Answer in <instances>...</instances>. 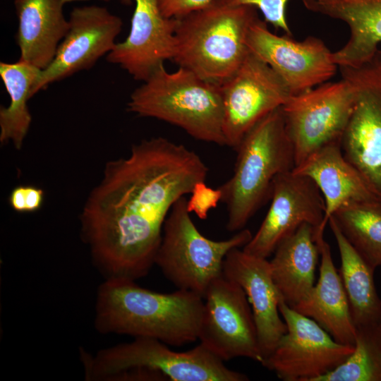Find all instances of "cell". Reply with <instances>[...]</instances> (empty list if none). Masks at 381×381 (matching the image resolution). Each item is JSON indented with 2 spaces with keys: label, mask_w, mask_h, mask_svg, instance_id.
Here are the masks:
<instances>
[{
  "label": "cell",
  "mask_w": 381,
  "mask_h": 381,
  "mask_svg": "<svg viewBox=\"0 0 381 381\" xmlns=\"http://www.w3.org/2000/svg\"><path fill=\"white\" fill-rule=\"evenodd\" d=\"M208 171L193 150L162 137L143 140L128 157L106 164L80 217L82 240L104 279L149 273L173 205Z\"/></svg>",
  "instance_id": "6da1fadb"
},
{
  "label": "cell",
  "mask_w": 381,
  "mask_h": 381,
  "mask_svg": "<svg viewBox=\"0 0 381 381\" xmlns=\"http://www.w3.org/2000/svg\"><path fill=\"white\" fill-rule=\"evenodd\" d=\"M94 325L102 334L158 339L181 346L198 339L204 298L190 291L160 293L135 281L104 279L96 295Z\"/></svg>",
  "instance_id": "7a4b0ae2"
},
{
  "label": "cell",
  "mask_w": 381,
  "mask_h": 381,
  "mask_svg": "<svg viewBox=\"0 0 381 381\" xmlns=\"http://www.w3.org/2000/svg\"><path fill=\"white\" fill-rule=\"evenodd\" d=\"M258 18L253 6L213 0L177 18L173 60L202 80L222 85L249 54L248 32Z\"/></svg>",
  "instance_id": "3957f363"
},
{
  "label": "cell",
  "mask_w": 381,
  "mask_h": 381,
  "mask_svg": "<svg viewBox=\"0 0 381 381\" xmlns=\"http://www.w3.org/2000/svg\"><path fill=\"white\" fill-rule=\"evenodd\" d=\"M232 176L219 188L226 206V228L238 231L270 198L272 183L279 174L295 167L282 106L258 121L237 148Z\"/></svg>",
  "instance_id": "277c9868"
},
{
  "label": "cell",
  "mask_w": 381,
  "mask_h": 381,
  "mask_svg": "<svg viewBox=\"0 0 381 381\" xmlns=\"http://www.w3.org/2000/svg\"><path fill=\"white\" fill-rule=\"evenodd\" d=\"M127 107L139 116L176 126L196 140L226 145L221 85L183 67L168 72L161 65L134 90Z\"/></svg>",
  "instance_id": "5b68a950"
},
{
  "label": "cell",
  "mask_w": 381,
  "mask_h": 381,
  "mask_svg": "<svg viewBox=\"0 0 381 381\" xmlns=\"http://www.w3.org/2000/svg\"><path fill=\"white\" fill-rule=\"evenodd\" d=\"M87 381H109L119 373L147 369L173 381H247L248 377L229 368L202 344L186 351H175L153 338L135 337L129 342L100 349L93 356L80 351Z\"/></svg>",
  "instance_id": "8992f818"
},
{
  "label": "cell",
  "mask_w": 381,
  "mask_h": 381,
  "mask_svg": "<svg viewBox=\"0 0 381 381\" xmlns=\"http://www.w3.org/2000/svg\"><path fill=\"white\" fill-rule=\"evenodd\" d=\"M246 229L222 241L202 235L187 209V199H179L170 210L155 265L178 289L194 292L202 298L210 284L223 274L228 253L243 247L252 238Z\"/></svg>",
  "instance_id": "52a82bcc"
},
{
  "label": "cell",
  "mask_w": 381,
  "mask_h": 381,
  "mask_svg": "<svg viewBox=\"0 0 381 381\" xmlns=\"http://www.w3.org/2000/svg\"><path fill=\"white\" fill-rule=\"evenodd\" d=\"M354 106L341 138L344 157L381 200V49L356 67L339 66Z\"/></svg>",
  "instance_id": "ba28073f"
},
{
  "label": "cell",
  "mask_w": 381,
  "mask_h": 381,
  "mask_svg": "<svg viewBox=\"0 0 381 381\" xmlns=\"http://www.w3.org/2000/svg\"><path fill=\"white\" fill-rule=\"evenodd\" d=\"M353 106V90L343 78L290 97L282 111L295 167L320 147L341 142Z\"/></svg>",
  "instance_id": "9c48e42d"
},
{
  "label": "cell",
  "mask_w": 381,
  "mask_h": 381,
  "mask_svg": "<svg viewBox=\"0 0 381 381\" xmlns=\"http://www.w3.org/2000/svg\"><path fill=\"white\" fill-rule=\"evenodd\" d=\"M280 314L286 332L261 363L284 381H317L341 364L354 346L341 344L314 320L281 300Z\"/></svg>",
  "instance_id": "30bf717a"
},
{
  "label": "cell",
  "mask_w": 381,
  "mask_h": 381,
  "mask_svg": "<svg viewBox=\"0 0 381 381\" xmlns=\"http://www.w3.org/2000/svg\"><path fill=\"white\" fill-rule=\"evenodd\" d=\"M203 298L200 344L224 361L245 357L261 363L256 326L243 289L222 274Z\"/></svg>",
  "instance_id": "8fae6325"
},
{
  "label": "cell",
  "mask_w": 381,
  "mask_h": 381,
  "mask_svg": "<svg viewBox=\"0 0 381 381\" xmlns=\"http://www.w3.org/2000/svg\"><path fill=\"white\" fill-rule=\"evenodd\" d=\"M221 89L224 135L226 145L234 150L258 121L292 96L277 73L250 52Z\"/></svg>",
  "instance_id": "7c38bea8"
},
{
  "label": "cell",
  "mask_w": 381,
  "mask_h": 381,
  "mask_svg": "<svg viewBox=\"0 0 381 381\" xmlns=\"http://www.w3.org/2000/svg\"><path fill=\"white\" fill-rule=\"evenodd\" d=\"M249 52L268 64L283 80L291 95H299L328 81L338 66L332 52L320 38L308 36L296 41L277 35L258 18L247 36Z\"/></svg>",
  "instance_id": "4fadbf2b"
},
{
  "label": "cell",
  "mask_w": 381,
  "mask_h": 381,
  "mask_svg": "<svg viewBox=\"0 0 381 381\" xmlns=\"http://www.w3.org/2000/svg\"><path fill=\"white\" fill-rule=\"evenodd\" d=\"M271 204L258 230L243 247L251 255L267 258L282 240L301 224L324 231L325 201L314 181L293 170L277 175L271 190Z\"/></svg>",
  "instance_id": "5bb4252c"
},
{
  "label": "cell",
  "mask_w": 381,
  "mask_h": 381,
  "mask_svg": "<svg viewBox=\"0 0 381 381\" xmlns=\"http://www.w3.org/2000/svg\"><path fill=\"white\" fill-rule=\"evenodd\" d=\"M68 23L69 29L54 59L32 86L31 97L53 83L91 68L114 49L123 27L121 18L97 5L74 7Z\"/></svg>",
  "instance_id": "9a60e30c"
},
{
  "label": "cell",
  "mask_w": 381,
  "mask_h": 381,
  "mask_svg": "<svg viewBox=\"0 0 381 381\" xmlns=\"http://www.w3.org/2000/svg\"><path fill=\"white\" fill-rule=\"evenodd\" d=\"M133 1L135 8L130 32L123 42L116 44L106 59L134 79L144 82L165 61L173 60L178 19L166 17L159 0Z\"/></svg>",
  "instance_id": "2e32d148"
},
{
  "label": "cell",
  "mask_w": 381,
  "mask_h": 381,
  "mask_svg": "<svg viewBox=\"0 0 381 381\" xmlns=\"http://www.w3.org/2000/svg\"><path fill=\"white\" fill-rule=\"evenodd\" d=\"M223 274L238 284L247 296L256 326L262 363L286 332L279 309L282 296L273 280L270 261L236 248L224 258Z\"/></svg>",
  "instance_id": "e0dca14e"
},
{
  "label": "cell",
  "mask_w": 381,
  "mask_h": 381,
  "mask_svg": "<svg viewBox=\"0 0 381 381\" xmlns=\"http://www.w3.org/2000/svg\"><path fill=\"white\" fill-rule=\"evenodd\" d=\"M323 234L315 232L321 257L318 280L309 294L292 308L314 320L337 341L354 346L356 328L347 296Z\"/></svg>",
  "instance_id": "ac0fdd59"
},
{
  "label": "cell",
  "mask_w": 381,
  "mask_h": 381,
  "mask_svg": "<svg viewBox=\"0 0 381 381\" xmlns=\"http://www.w3.org/2000/svg\"><path fill=\"white\" fill-rule=\"evenodd\" d=\"M305 7L344 23L349 37L332 52L339 66L356 67L373 57L381 44V0H303Z\"/></svg>",
  "instance_id": "d6986e66"
},
{
  "label": "cell",
  "mask_w": 381,
  "mask_h": 381,
  "mask_svg": "<svg viewBox=\"0 0 381 381\" xmlns=\"http://www.w3.org/2000/svg\"><path fill=\"white\" fill-rule=\"evenodd\" d=\"M293 171L311 179L320 189L325 201V227L339 207L353 202L378 198L344 157L340 142L317 150Z\"/></svg>",
  "instance_id": "ffe728a7"
},
{
  "label": "cell",
  "mask_w": 381,
  "mask_h": 381,
  "mask_svg": "<svg viewBox=\"0 0 381 381\" xmlns=\"http://www.w3.org/2000/svg\"><path fill=\"white\" fill-rule=\"evenodd\" d=\"M73 1L81 0H14L20 61L41 70L52 63L69 29L63 7Z\"/></svg>",
  "instance_id": "44dd1931"
},
{
  "label": "cell",
  "mask_w": 381,
  "mask_h": 381,
  "mask_svg": "<svg viewBox=\"0 0 381 381\" xmlns=\"http://www.w3.org/2000/svg\"><path fill=\"white\" fill-rule=\"evenodd\" d=\"M315 229L308 223L280 241L270 260L274 284L284 301L293 308L304 299L315 285L320 248Z\"/></svg>",
  "instance_id": "7402d4cb"
},
{
  "label": "cell",
  "mask_w": 381,
  "mask_h": 381,
  "mask_svg": "<svg viewBox=\"0 0 381 381\" xmlns=\"http://www.w3.org/2000/svg\"><path fill=\"white\" fill-rule=\"evenodd\" d=\"M341 258L339 274L355 327L381 321V298L374 282V272L346 240L332 217L328 221Z\"/></svg>",
  "instance_id": "603a6c76"
},
{
  "label": "cell",
  "mask_w": 381,
  "mask_h": 381,
  "mask_svg": "<svg viewBox=\"0 0 381 381\" xmlns=\"http://www.w3.org/2000/svg\"><path fill=\"white\" fill-rule=\"evenodd\" d=\"M42 71L20 60L16 63H0V76L10 97L9 105L0 108L2 144L11 142L16 149H21L32 122L27 102Z\"/></svg>",
  "instance_id": "cb8c5ba5"
},
{
  "label": "cell",
  "mask_w": 381,
  "mask_h": 381,
  "mask_svg": "<svg viewBox=\"0 0 381 381\" xmlns=\"http://www.w3.org/2000/svg\"><path fill=\"white\" fill-rule=\"evenodd\" d=\"M346 240L374 270L381 266V200L346 204L330 217Z\"/></svg>",
  "instance_id": "d4e9b609"
},
{
  "label": "cell",
  "mask_w": 381,
  "mask_h": 381,
  "mask_svg": "<svg viewBox=\"0 0 381 381\" xmlns=\"http://www.w3.org/2000/svg\"><path fill=\"white\" fill-rule=\"evenodd\" d=\"M355 328L353 353L317 381H381V321Z\"/></svg>",
  "instance_id": "484cf974"
},
{
  "label": "cell",
  "mask_w": 381,
  "mask_h": 381,
  "mask_svg": "<svg viewBox=\"0 0 381 381\" xmlns=\"http://www.w3.org/2000/svg\"><path fill=\"white\" fill-rule=\"evenodd\" d=\"M237 6H249L259 9L264 20L275 29L282 30L286 35L292 36L286 16V4L289 0H225Z\"/></svg>",
  "instance_id": "4316f807"
},
{
  "label": "cell",
  "mask_w": 381,
  "mask_h": 381,
  "mask_svg": "<svg viewBox=\"0 0 381 381\" xmlns=\"http://www.w3.org/2000/svg\"><path fill=\"white\" fill-rule=\"evenodd\" d=\"M205 181H199L195 185L190 193V197L187 200L188 212L195 214L200 219H206L210 210L215 208L222 198V191L219 188H212L207 186Z\"/></svg>",
  "instance_id": "83f0119b"
},
{
  "label": "cell",
  "mask_w": 381,
  "mask_h": 381,
  "mask_svg": "<svg viewBox=\"0 0 381 381\" xmlns=\"http://www.w3.org/2000/svg\"><path fill=\"white\" fill-rule=\"evenodd\" d=\"M213 0H159L162 13L167 18H179L198 10Z\"/></svg>",
  "instance_id": "f1b7e54d"
},
{
  "label": "cell",
  "mask_w": 381,
  "mask_h": 381,
  "mask_svg": "<svg viewBox=\"0 0 381 381\" xmlns=\"http://www.w3.org/2000/svg\"><path fill=\"white\" fill-rule=\"evenodd\" d=\"M44 190L32 185L25 186V201L26 212L39 210L44 202Z\"/></svg>",
  "instance_id": "f546056e"
},
{
  "label": "cell",
  "mask_w": 381,
  "mask_h": 381,
  "mask_svg": "<svg viewBox=\"0 0 381 381\" xmlns=\"http://www.w3.org/2000/svg\"><path fill=\"white\" fill-rule=\"evenodd\" d=\"M8 202L12 209L20 213H25V186L15 187L8 197Z\"/></svg>",
  "instance_id": "4dcf8cb0"
},
{
  "label": "cell",
  "mask_w": 381,
  "mask_h": 381,
  "mask_svg": "<svg viewBox=\"0 0 381 381\" xmlns=\"http://www.w3.org/2000/svg\"><path fill=\"white\" fill-rule=\"evenodd\" d=\"M380 379H381V376H380Z\"/></svg>",
  "instance_id": "1f68e13d"
}]
</instances>
